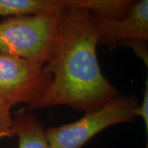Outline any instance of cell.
Instances as JSON below:
<instances>
[{
  "label": "cell",
  "mask_w": 148,
  "mask_h": 148,
  "mask_svg": "<svg viewBox=\"0 0 148 148\" xmlns=\"http://www.w3.org/2000/svg\"><path fill=\"white\" fill-rule=\"evenodd\" d=\"M135 116H140L144 121L145 127H146V132H148V81L146 80V87L143 90V97L142 103L140 106L134 110Z\"/></svg>",
  "instance_id": "obj_11"
},
{
  "label": "cell",
  "mask_w": 148,
  "mask_h": 148,
  "mask_svg": "<svg viewBox=\"0 0 148 148\" xmlns=\"http://www.w3.org/2000/svg\"><path fill=\"white\" fill-rule=\"evenodd\" d=\"M148 40H142V39H133L129 40L127 41H124L120 45L129 47L133 49L134 53L140 58H142L146 65V67H148Z\"/></svg>",
  "instance_id": "obj_10"
},
{
  "label": "cell",
  "mask_w": 148,
  "mask_h": 148,
  "mask_svg": "<svg viewBox=\"0 0 148 148\" xmlns=\"http://www.w3.org/2000/svg\"><path fill=\"white\" fill-rule=\"evenodd\" d=\"M98 45V33L90 12L77 8L61 12L46 64L53 79L41 108L68 106L86 113L120 94L101 72Z\"/></svg>",
  "instance_id": "obj_1"
},
{
  "label": "cell",
  "mask_w": 148,
  "mask_h": 148,
  "mask_svg": "<svg viewBox=\"0 0 148 148\" xmlns=\"http://www.w3.org/2000/svg\"><path fill=\"white\" fill-rule=\"evenodd\" d=\"M61 11L12 16L0 22V53L46 64Z\"/></svg>",
  "instance_id": "obj_2"
},
{
  "label": "cell",
  "mask_w": 148,
  "mask_h": 148,
  "mask_svg": "<svg viewBox=\"0 0 148 148\" xmlns=\"http://www.w3.org/2000/svg\"><path fill=\"white\" fill-rule=\"evenodd\" d=\"M93 18L99 45H107L113 49L129 40H148V0H138L119 20L96 14H93Z\"/></svg>",
  "instance_id": "obj_5"
},
{
  "label": "cell",
  "mask_w": 148,
  "mask_h": 148,
  "mask_svg": "<svg viewBox=\"0 0 148 148\" xmlns=\"http://www.w3.org/2000/svg\"><path fill=\"white\" fill-rule=\"evenodd\" d=\"M53 76L46 64L0 53V98L12 107L41 108Z\"/></svg>",
  "instance_id": "obj_4"
},
{
  "label": "cell",
  "mask_w": 148,
  "mask_h": 148,
  "mask_svg": "<svg viewBox=\"0 0 148 148\" xmlns=\"http://www.w3.org/2000/svg\"><path fill=\"white\" fill-rule=\"evenodd\" d=\"M138 0H67L68 8H83L107 18H123Z\"/></svg>",
  "instance_id": "obj_8"
},
{
  "label": "cell",
  "mask_w": 148,
  "mask_h": 148,
  "mask_svg": "<svg viewBox=\"0 0 148 148\" xmlns=\"http://www.w3.org/2000/svg\"><path fill=\"white\" fill-rule=\"evenodd\" d=\"M138 101L135 94L119 95L105 106L86 112L78 120L46 129L49 148H82L107 127L135 121Z\"/></svg>",
  "instance_id": "obj_3"
},
{
  "label": "cell",
  "mask_w": 148,
  "mask_h": 148,
  "mask_svg": "<svg viewBox=\"0 0 148 148\" xmlns=\"http://www.w3.org/2000/svg\"><path fill=\"white\" fill-rule=\"evenodd\" d=\"M146 148H148V145L147 144V147H146Z\"/></svg>",
  "instance_id": "obj_12"
},
{
  "label": "cell",
  "mask_w": 148,
  "mask_h": 148,
  "mask_svg": "<svg viewBox=\"0 0 148 148\" xmlns=\"http://www.w3.org/2000/svg\"><path fill=\"white\" fill-rule=\"evenodd\" d=\"M11 108L8 103L0 98V141L15 136L14 119Z\"/></svg>",
  "instance_id": "obj_9"
},
{
  "label": "cell",
  "mask_w": 148,
  "mask_h": 148,
  "mask_svg": "<svg viewBox=\"0 0 148 148\" xmlns=\"http://www.w3.org/2000/svg\"><path fill=\"white\" fill-rule=\"evenodd\" d=\"M15 136L18 138L17 148H49L45 127L32 112L22 108L12 114Z\"/></svg>",
  "instance_id": "obj_6"
},
{
  "label": "cell",
  "mask_w": 148,
  "mask_h": 148,
  "mask_svg": "<svg viewBox=\"0 0 148 148\" xmlns=\"http://www.w3.org/2000/svg\"><path fill=\"white\" fill-rule=\"evenodd\" d=\"M67 8V0H0V16L32 15Z\"/></svg>",
  "instance_id": "obj_7"
}]
</instances>
